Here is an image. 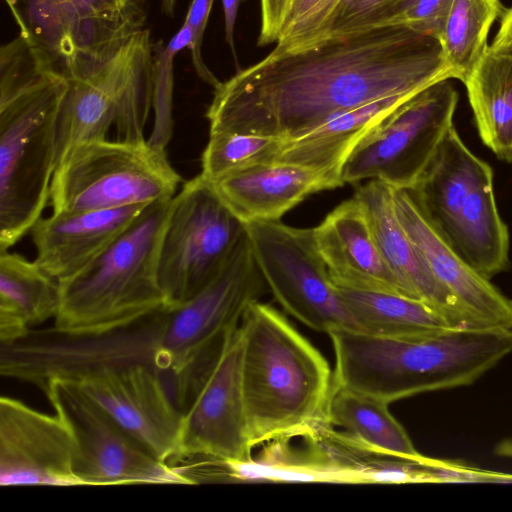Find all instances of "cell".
<instances>
[{
    "instance_id": "6da1fadb",
    "label": "cell",
    "mask_w": 512,
    "mask_h": 512,
    "mask_svg": "<svg viewBox=\"0 0 512 512\" xmlns=\"http://www.w3.org/2000/svg\"><path fill=\"white\" fill-rule=\"evenodd\" d=\"M452 79L438 39L391 25L265 58L214 88L209 132L293 140L344 111Z\"/></svg>"
},
{
    "instance_id": "7a4b0ae2",
    "label": "cell",
    "mask_w": 512,
    "mask_h": 512,
    "mask_svg": "<svg viewBox=\"0 0 512 512\" xmlns=\"http://www.w3.org/2000/svg\"><path fill=\"white\" fill-rule=\"evenodd\" d=\"M327 335L334 383L388 404L470 385L512 352V328L449 326L403 338L337 328Z\"/></svg>"
},
{
    "instance_id": "3957f363",
    "label": "cell",
    "mask_w": 512,
    "mask_h": 512,
    "mask_svg": "<svg viewBox=\"0 0 512 512\" xmlns=\"http://www.w3.org/2000/svg\"><path fill=\"white\" fill-rule=\"evenodd\" d=\"M241 382L252 447L305 438L327 424L334 372L276 308L256 300L245 309Z\"/></svg>"
},
{
    "instance_id": "277c9868",
    "label": "cell",
    "mask_w": 512,
    "mask_h": 512,
    "mask_svg": "<svg viewBox=\"0 0 512 512\" xmlns=\"http://www.w3.org/2000/svg\"><path fill=\"white\" fill-rule=\"evenodd\" d=\"M150 33L130 27L77 48L61 62L68 88L56 130L57 163L73 146L107 139L141 141L153 102Z\"/></svg>"
},
{
    "instance_id": "5b68a950",
    "label": "cell",
    "mask_w": 512,
    "mask_h": 512,
    "mask_svg": "<svg viewBox=\"0 0 512 512\" xmlns=\"http://www.w3.org/2000/svg\"><path fill=\"white\" fill-rule=\"evenodd\" d=\"M172 198L146 205L130 225L80 271L59 281L55 331L71 336L106 333L165 306L158 254Z\"/></svg>"
},
{
    "instance_id": "8992f818",
    "label": "cell",
    "mask_w": 512,
    "mask_h": 512,
    "mask_svg": "<svg viewBox=\"0 0 512 512\" xmlns=\"http://www.w3.org/2000/svg\"><path fill=\"white\" fill-rule=\"evenodd\" d=\"M67 88L66 76L55 68L0 102V251L31 231L49 200Z\"/></svg>"
},
{
    "instance_id": "52a82bcc",
    "label": "cell",
    "mask_w": 512,
    "mask_h": 512,
    "mask_svg": "<svg viewBox=\"0 0 512 512\" xmlns=\"http://www.w3.org/2000/svg\"><path fill=\"white\" fill-rule=\"evenodd\" d=\"M182 179L166 149L147 139H108L73 146L50 185L52 212L116 209L172 198Z\"/></svg>"
},
{
    "instance_id": "ba28073f",
    "label": "cell",
    "mask_w": 512,
    "mask_h": 512,
    "mask_svg": "<svg viewBox=\"0 0 512 512\" xmlns=\"http://www.w3.org/2000/svg\"><path fill=\"white\" fill-rule=\"evenodd\" d=\"M245 224L201 174L184 182L172 200L158 254V282L165 306H178L222 269Z\"/></svg>"
},
{
    "instance_id": "9c48e42d",
    "label": "cell",
    "mask_w": 512,
    "mask_h": 512,
    "mask_svg": "<svg viewBox=\"0 0 512 512\" xmlns=\"http://www.w3.org/2000/svg\"><path fill=\"white\" fill-rule=\"evenodd\" d=\"M239 325L176 384L182 413L180 458L245 461L252 456L241 382Z\"/></svg>"
},
{
    "instance_id": "30bf717a",
    "label": "cell",
    "mask_w": 512,
    "mask_h": 512,
    "mask_svg": "<svg viewBox=\"0 0 512 512\" xmlns=\"http://www.w3.org/2000/svg\"><path fill=\"white\" fill-rule=\"evenodd\" d=\"M457 103L449 79L413 95L353 150L342 169L343 183L380 180L392 188H413L454 125Z\"/></svg>"
},
{
    "instance_id": "8fae6325",
    "label": "cell",
    "mask_w": 512,
    "mask_h": 512,
    "mask_svg": "<svg viewBox=\"0 0 512 512\" xmlns=\"http://www.w3.org/2000/svg\"><path fill=\"white\" fill-rule=\"evenodd\" d=\"M41 390L74 437L83 486L195 483L153 456L76 382L52 378Z\"/></svg>"
},
{
    "instance_id": "7c38bea8",
    "label": "cell",
    "mask_w": 512,
    "mask_h": 512,
    "mask_svg": "<svg viewBox=\"0 0 512 512\" xmlns=\"http://www.w3.org/2000/svg\"><path fill=\"white\" fill-rule=\"evenodd\" d=\"M266 288L246 232L204 288L178 306H164L162 373L172 386L239 325L246 307Z\"/></svg>"
},
{
    "instance_id": "4fadbf2b",
    "label": "cell",
    "mask_w": 512,
    "mask_h": 512,
    "mask_svg": "<svg viewBox=\"0 0 512 512\" xmlns=\"http://www.w3.org/2000/svg\"><path fill=\"white\" fill-rule=\"evenodd\" d=\"M245 228L267 288L287 313L326 334L356 329L317 250L313 228L280 220L250 222Z\"/></svg>"
},
{
    "instance_id": "5bb4252c",
    "label": "cell",
    "mask_w": 512,
    "mask_h": 512,
    "mask_svg": "<svg viewBox=\"0 0 512 512\" xmlns=\"http://www.w3.org/2000/svg\"><path fill=\"white\" fill-rule=\"evenodd\" d=\"M163 375L149 365L104 368L76 382L153 456L180 458L182 413L170 398Z\"/></svg>"
},
{
    "instance_id": "9a60e30c",
    "label": "cell",
    "mask_w": 512,
    "mask_h": 512,
    "mask_svg": "<svg viewBox=\"0 0 512 512\" xmlns=\"http://www.w3.org/2000/svg\"><path fill=\"white\" fill-rule=\"evenodd\" d=\"M75 462L74 437L58 414H46L18 399L1 396V486H83Z\"/></svg>"
},
{
    "instance_id": "2e32d148",
    "label": "cell",
    "mask_w": 512,
    "mask_h": 512,
    "mask_svg": "<svg viewBox=\"0 0 512 512\" xmlns=\"http://www.w3.org/2000/svg\"><path fill=\"white\" fill-rule=\"evenodd\" d=\"M403 229L438 281L478 327L512 328V300L467 263L429 221L410 189L392 188Z\"/></svg>"
},
{
    "instance_id": "e0dca14e",
    "label": "cell",
    "mask_w": 512,
    "mask_h": 512,
    "mask_svg": "<svg viewBox=\"0 0 512 512\" xmlns=\"http://www.w3.org/2000/svg\"><path fill=\"white\" fill-rule=\"evenodd\" d=\"M20 34L48 51L60 67L77 48L141 25L131 0H6Z\"/></svg>"
},
{
    "instance_id": "ac0fdd59",
    "label": "cell",
    "mask_w": 512,
    "mask_h": 512,
    "mask_svg": "<svg viewBox=\"0 0 512 512\" xmlns=\"http://www.w3.org/2000/svg\"><path fill=\"white\" fill-rule=\"evenodd\" d=\"M363 205L380 252L405 296L425 302L452 326H476L457 299L442 285L400 224L393 205L392 187L369 180L355 194Z\"/></svg>"
},
{
    "instance_id": "d6986e66",
    "label": "cell",
    "mask_w": 512,
    "mask_h": 512,
    "mask_svg": "<svg viewBox=\"0 0 512 512\" xmlns=\"http://www.w3.org/2000/svg\"><path fill=\"white\" fill-rule=\"evenodd\" d=\"M313 234L334 284L404 295L380 252L365 209L356 197L336 206L313 228Z\"/></svg>"
},
{
    "instance_id": "ffe728a7",
    "label": "cell",
    "mask_w": 512,
    "mask_h": 512,
    "mask_svg": "<svg viewBox=\"0 0 512 512\" xmlns=\"http://www.w3.org/2000/svg\"><path fill=\"white\" fill-rule=\"evenodd\" d=\"M145 206L52 212L41 217L30 231L35 262L58 281L71 277L118 237Z\"/></svg>"
},
{
    "instance_id": "44dd1931",
    "label": "cell",
    "mask_w": 512,
    "mask_h": 512,
    "mask_svg": "<svg viewBox=\"0 0 512 512\" xmlns=\"http://www.w3.org/2000/svg\"><path fill=\"white\" fill-rule=\"evenodd\" d=\"M212 184L244 224L280 220L311 194L344 185L323 171L279 161L237 171Z\"/></svg>"
},
{
    "instance_id": "7402d4cb",
    "label": "cell",
    "mask_w": 512,
    "mask_h": 512,
    "mask_svg": "<svg viewBox=\"0 0 512 512\" xmlns=\"http://www.w3.org/2000/svg\"><path fill=\"white\" fill-rule=\"evenodd\" d=\"M413 95L384 97L335 115L287 141L276 161L317 169L342 181L344 164L357 145Z\"/></svg>"
},
{
    "instance_id": "603a6c76",
    "label": "cell",
    "mask_w": 512,
    "mask_h": 512,
    "mask_svg": "<svg viewBox=\"0 0 512 512\" xmlns=\"http://www.w3.org/2000/svg\"><path fill=\"white\" fill-rule=\"evenodd\" d=\"M304 439L328 463L350 474L356 484L443 483V460L386 452L328 424Z\"/></svg>"
},
{
    "instance_id": "cb8c5ba5",
    "label": "cell",
    "mask_w": 512,
    "mask_h": 512,
    "mask_svg": "<svg viewBox=\"0 0 512 512\" xmlns=\"http://www.w3.org/2000/svg\"><path fill=\"white\" fill-rule=\"evenodd\" d=\"M60 305L59 281L35 261L0 251V344H12L32 326L54 318Z\"/></svg>"
},
{
    "instance_id": "d4e9b609",
    "label": "cell",
    "mask_w": 512,
    "mask_h": 512,
    "mask_svg": "<svg viewBox=\"0 0 512 512\" xmlns=\"http://www.w3.org/2000/svg\"><path fill=\"white\" fill-rule=\"evenodd\" d=\"M464 85L482 142L512 163V42L489 45Z\"/></svg>"
},
{
    "instance_id": "484cf974",
    "label": "cell",
    "mask_w": 512,
    "mask_h": 512,
    "mask_svg": "<svg viewBox=\"0 0 512 512\" xmlns=\"http://www.w3.org/2000/svg\"><path fill=\"white\" fill-rule=\"evenodd\" d=\"M334 286L360 332L403 338L452 326L440 312L423 301L396 293Z\"/></svg>"
},
{
    "instance_id": "4316f807",
    "label": "cell",
    "mask_w": 512,
    "mask_h": 512,
    "mask_svg": "<svg viewBox=\"0 0 512 512\" xmlns=\"http://www.w3.org/2000/svg\"><path fill=\"white\" fill-rule=\"evenodd\" d=\"M290 439L268 442L261 453L245 461H218L217 478L230 482H314L356 484L354 478L314 452L308 445L297 450Z\"/></svg>"
},
{
    "instance_id": "83f0119b",
    "label": "cell",
    "mask_w": 512,
    "mask_h": 512,
    "mask_svg": "<svg viewBox=\"0 0 512 512\" xmlns=\"http://www.w3.org/2000/svg\"><path fill=\"white\" fill-rule=\"evenodd\" d=\"M388 407V403L334 383L327 407V424L386 452L423 458Z\"/></svg>"
},
{
    "instance_id": "f1b7e54d",
    "label": "cell",
    "mask_w": 512,
    "mask_h": 512,
    "mask_svg": "<svg viewBox=\"0 0 512 512\" xmlns=\"http://www.w3.org/2000/svg\"><path fill=\"white\" fill-rule=\"evenodd\" d=\"M503 12L499 0H452L438 39L452 79L465 82L486 52L490 28Z\"/></svg>"
},
{
    "instance_id": "f546056e",
    "label": "cell",
    "mask_w": 512,
    "mask_h": 512,
    "mask_svg": "<svg viewBox=\"0 0 512 512\" xmlns=\"http://www.w3.org/2000/svg\"><path fill=\"white\" fill-rule=\"evenodd\" d=\"M287 141L234 132H209L201 157V175L210 182L260 164L276 161Z\"/></svg>"
},
{
    "instance_id": "4dcf8cb0",
    "label": "cell",
    "mask_w": 512,
    "mask_h": 512,
    "mask_svg": "<svg viewBox=\"0 0 512 512\" xmlns=\"http://www.w3.org/2000/svg\"><path fill=\"white\" fill-rule=\"evenodd\" d=\"M192 35L189 27L183 23L179 31L171 38L167 45L158 41L153 46V102L154 124L152 132L147 139L156 147L166 149L174 127L172 115L174 60L176 55L184 48H189Z\"/></svg>"
},
{
    "instance_id": "1f68e13d",
    "label": "cell",
    "mask_w": 512,
    "mask_h": 512,
    "mask_svg": "<svg viewBox=\"0 0 512 512\" xmlns=\"http://www.w3.org/2000/svg\"><path fill=\"white\" fill-rule=\"evenodd\" d=\"M411 1L340 0L319 31L301 48L330 38L391 26Z\"/></svg>"
},
{
    "instance_id": "d6a6232c",
    "label": "cell",
    "mask_w": 512,
    "mask_h": 512,
    "mask_svg": "<svg viewBox=\"0 0 512 512\" xmlns=\"http://www.w3.org/2000/svg\"><path fill=\"white\" fill-rule=\"evenodd\" d=\"M340 0H290L276 40V51L306 45L319 31Z\"/></svg>"
},
{
    "instance_id": "836d02e7",
    "label": "cell",
    "mask_w": 512,
    "mask_h": 512,
    "mask_svg": "<svg viewBox=\"0 0 512 512\" xmlns=\"http://www.w3.org/2000/svg\"><path fill=\"white\" fill-rule=\"evenodd\" d=\"M452 0H412L392 25L439 39Z\"/></svg>"
},
{
    "instance_id": "e575fe53",
    "label": "cell",
    "mask_w": 512,
    "mask_h": 512,
    "mask_svg": "<svg viewBox=\"0 0 512 512\" xmlns=\"http://www.w3.org/2000/svg\"><path fill=\"white\" fill-rule=\"evenodd\" d=\"M213 1L214 0H192L184 24L189 27L192 35L191 44L188 49L191 52L195 70L203 81L210 84L213 88H216L220 84V81L205 65L201 51L203 36Z\"/></svg>"
},
{
    "instance_id": "d590c367",
    "label": "cell",
    "mask_w": 512,
    "mask_h": 512,
    "mask_svg": "<svg viewBox=\"0 0 512 512\" xmlns=\"http://www.w3.org/2000/svg\"><path fill=\"white\" fill-rule=\"evenodd\" d=\"M290 0H260L261 29L259 45L276 42Z\"/></svg>"
},
{
    "instance_id": "8d00e7d4",
    "label": "cell",
    "mask_w": 512,
    "mask_h": 512,
    "mask_svg": "<svg viewBox=\"0 0 512 512\" xmlns=\"http://www.w3.org/2000/svg\"><path fill=\"white\" fill-rule=\"evenodd\" d=\"M240 0H222L225 22V39L234 58L236 57L234 46V28Z\"/></svg>"
},
{
    "instance_id": "74e56055",
    "label": "cell",
    "mask_w": 512,
    "mask_h": 512,
    "mask_svg": "<svg viewBox=\"0 0 512 512\" xmlns=\"http://www.w3.org/2000/svg\"><path fill=\"white\" fill-rule=\"evenodd\" d=\"M512 42V7L505 10L501 16L500 27L492 44L501 45Z\"/></svg>"
},
{
    "instance_id": "f35d334b",
    "label": "cell",
    "mask_w": 512,
    "mask_h": 512,
    "mask_svg": "<svg viewBox=\"0 0 512 512\" xmlns=\"http://www.w3.org/2000/svg\"><path fill=\"white\" fill-rule=\"evenodd\" d=\"M496 454L504 457H512V439L503 440L495 449Z\"/></svg>"
},
{
    "instance_id": "ab89813d",
    "label": "cell",
    "mask_w": 512,
    "mask_h": 512,
    "mask_svg": "<svg viewBox=\"0 0 512 512\" xmlns=\"http://www.w3.org/2000/svg\"><path fill=\"white\" fill-rule=\"evenodd\" d=\"M162 11L168 15L172 16L175 8L176 0H160Z\"/></svg>"
}]
</instances>
